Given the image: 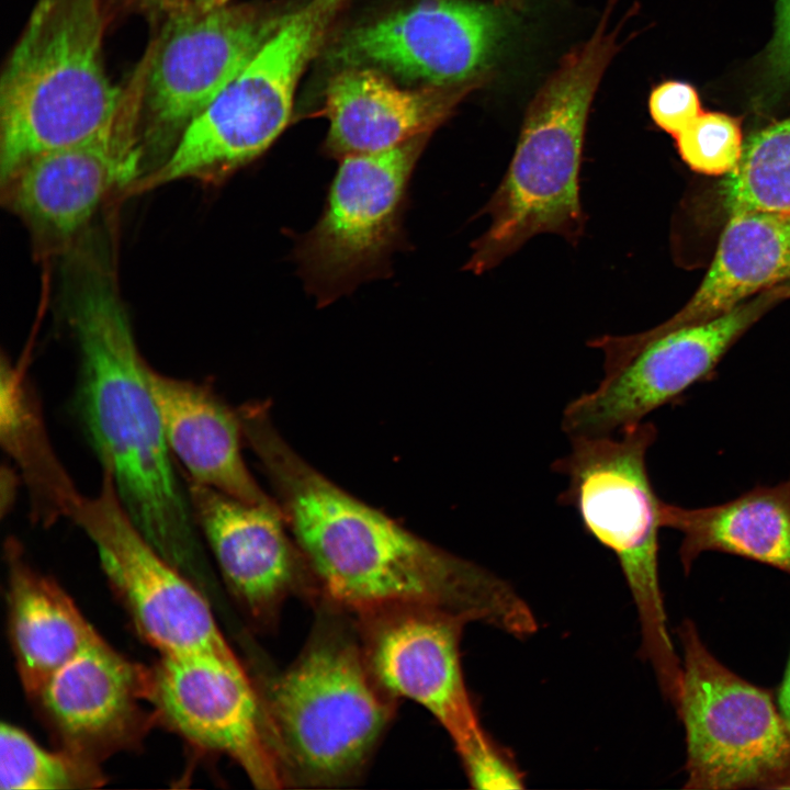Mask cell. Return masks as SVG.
I'll list each match as a JSON object with an SVG mask.
<instances>
[{
  "label": "cell",
  "instance_id": "1",
  "mask_svg": "<svg viewBox=\"0 0 790 790\" xmlns=\"http://www.w3.org/2000/svg\"><path fill=\"white\" fill-rule=\"evenodd\" d=\"M244 435L273 482L298 549L335 601L365 616L418 607L516 637L537 631L532 610L507 580L337 486L281 439L263 409L245 416Z\"/></svg>",
  "mask_w": 790,
  "mask_h": 790
},
{
  "label": "cell",
  "instance_id": "2",
  "mask_svg": "<svg viewBox=\"0 0 790 790\" xmlns=\"http://www.w3.org/2000/svg\"><path fill=\"white\" fill-rule=\"evenodd\" d=\"M71 278L67 317L78 354L74 409L125 511L183 572L202 564L200 530L177 472L113 274L84 261Z\"/></svg>",
  "mask_w": 790,
  "mask_h": 790
},
{
  "label": "cell",
  "instance_id": "3",
  "mask_svg": "<svg viewBox=\"0 0 790 790\" xmlns=\"http://www.w3.org/2000/svg\"><path fill=\"white\" fill-rule=\"evenodd\" d=\"M101 0H37L0 78V184L43 153L131 121L103 63Z\"/></svg>",
  "mask_w": 790,
  "mask_h": 790
},
{
  "label": "cell",
  "instance_id": "4",
  "mask_svg": "<svg viewBox=\"0 0 790 790\" xmlns=\"http://www.w3.org/2000/svg\"><path fill=\"white\" fill-rule=\"evenodd\" d=\"M590 37L573 48L528 106L509 168L483 208L490 217L465 270L484 273L531 237L556 234L572 244L583 235L579 167L590 104L620 48L609 27L612 2Z\"/></svg>",
  "mask_w": 790,
  "mask_h": 790
},
{
  "label": "cell",
  "instance_id": "5",
  "mask_svg": "<svg viewBox=\"0 0 790 790\" xmlns=\"http://www.w3.org/2000/svg\"><path fill=\"white\" fill-rule=\"evenodd\" d=\"M657 438L653 422L641 421L614 435L571 437V449L552 464L567 477L558 503L573 507L592 538L617 557L634 600L641 651L668 701L678 698L681 661L673 645L658 574V533L664 503L646 469Z\"/></svg>",
  "mask_w": 790,
  "mask_h": 790
},
{
  "label": "cell",
  "instance_id": "6",
  "mask_svg": "<svg viewBox=\"0 0 790 790\" xmlns=\"http://www.w3.org/2000/svg\"><path fill=\"white\" fill-rule=\"evenodd\" d=\"M387 695L350 641L315 639L261 701L283 774L326 785L357 772L391 720Z\"/></svg>",
  "mask_w": 790,
  "mask_h": 790
},
{
  "label": "cell",
  "instance_id": "7",
  "mask_svg": "<svg viewBox=\"0 0 790 790\" xmlns=\"http://www.w3.org/2000/svg\"><path fill=\"white\" fill-rule=\"evenodd\" d=\"M345 1L306 0L284 13L248 64L183 129L155 170V182L217 183L266 151L287 125L301 76Z\"/></svg>",
  "mask_w": 790,
  "mask_h": 790
},
{
  "label": "cell",
  "instance_id": "8",
  "mask_svg": "<svg viewBox=\"0 0 790 790\" xmlns=\"http://www.w3.org/2000/svg\"><path fill=\"white\" fill-rule=\"evenodd\" d=\"M687 789H790V733L767 690L734 674L681 623Z\"/></svg>",
  "mask_w": 790,
  "mask_h": 790
},
{
  "label": "cell",
  "instance_id": "9",
  "mask_svg": "<svg viewBox=\"0 0 790 790\" xmlns=\"http://www.w3.org/2000/svg\"><path fill=\"white\" fill-rule=\"evenodd\" d=\"M764 305V300L753 301L697 324L663 323L640 334L588 341L603 356V375L592 391L564 408L563 431L568 438L614 435L676 402L693 384L711 377Z\"/></svg>",
  "mask_w": 790,
  "mask_h": 790
},
{
  "label": "cell",
  "instance_id": "10",
  "mask_svg": "<svg viewBox=\"0 0 790 790\" xmlns=\"http://www.w3.org/2000/svg\"><path fill=\"white\" fill-rule=\"evenodd\" d=\"M428 138L340 159L323 215L295 255L319 304L386 271L399 238L408 182Z\"/></svg>",
  "mask_w": 790,
  "mask_h": 790
},
{
  "label": "cell",
  "instance_id": "11",
  "mask_svg": "<svg viewBox=\"0 0 790 790\" xmlns=\"http://www.w3.org/2000/svg\"><path fill=\"white\" fill-rule=\"evenodd\" d=\"M516 0H421L345 32L330 54L428 86L484 76L518 24Z\"/></svg>",
  "mask_w": 790,
  "mask_h": 790
},
{
  "label": "cell",
  "instance_id": "12",
  "mask_svg": "<svg viewBox=\"0 0 790 790\" xmlns=\"http://www.w3.org/2000/svg\"><path fill=\"white\" fill-rule=\"evenodd\" d=\"M70 519L94 545L109 582L161 656L233 652L204 596L135 526L108 474L95 495H81Z\"/></svg>",
  "mask_w": 790,
  "mask_h": 790
},
{
  "label": "cell",
  "instance_id": "13",
  "mask_svg": "<svg viewBox=\"0 0 790 790\" xmlns=\"http://www.w3.org/2000/svg\"><path fill=\"white\" fill-rule=\"evenodd\" d=\"M148 700L178 734L232 758L257 788L282 786L262 702L234 652L161 656L149 670Z\"/></svg>",
  "mask_w": 790,
  "mask_h": 790
},
{
  "label": "cell",
  "instance_id": "14",
  "mask_svg": "<svg viewBox=\"0 0 790 790\" xmlns=\"http://www.w3.org/2000/svg\"><path fill=\"white\" fill-rule=\"evenodd\" d=\"M283 14L226 3L171 13L150 56L144 84L153 134L177 142L248 64Z\"/></svg>",
  "mask_w": 790,
  "mask_h": 790
},
{
  "label": "cell",
  "instance_id": "15",
  "mask_svg": "<svg viewBox=\"0 0 790 790\" xmlns=\"http://www.w3.org/2000/svg\"><path fill=\"white\" fill-rule=\"evenodd\" d=\"M371 618L365 659L388 693L429 711L447 731L461 761L496 742L483 727L467 690L460 657L462 620L418 607Z\"/></svg>",
  "mask_w": 790,
  "mask_h": 790
},
{
  "label": "cell",
  "instance_id": "16",
  "mask_svg": "<svg viewBox=\"0 0 790 790\" xmlns=\"http://www.w3.org/2000/svg\"><path fill=\"white\" fill-rule=\"evenodd\" d=\"M132 127L33 157L1 184L2 201L41 240H70L112 192L138 181L142 149Z\"/></svg>",
  "mask_w": 790,
  "mask_h": 790
},
{
  "label": "cell",
  "instance_id": "17",
  "mask_svg": "<svg viewBox=\"0 0 790 790\" xmlns=\"http://www.w3.org/2000/svg\"><path fill=\"white\" fill-rule=\"evenodd\" d=\"M149 672L101 636L60 666L33 697L64 748L97 759L126 746L143 725Z\"/></svg>",
  "mask_w": 790,
  "mask_h": 790
},
{
  "label": "cell",
  "instance_id": "18",
  "mask_svg": "<svg viewBox=\"0 0 790 790\" xmlns=\"http://www.w3.org/2000/svg\"><path fill=\"white\" fill-rule=\"evenodd\" d=\"M487 79L411 90L399 88L381 70L345 67L326 89V153L341 159L430 136L458 103Z\"/></svg>",
  "mask_w": 790,
  "mask_h": 790
},
{
  "label": "cell",
  "instance_id": "19",
  "mask_svg": "<svg viewBox=\"0 0 790 790\" xmlns=\"http://www.w3.org/2000/svg\"><path fill=\"white\" fill-rule=\"evenodd\" d=\"M200 533L229 587L252 611L275 605L298 572V554L275 503H251L187 481Z\"/></svg>",
  "mask_w": 790,
  "mask_h": 790
},
{
  "label": "cell",
  "instance_id": "20",
  "mask_svg": "<svg viewBox=\"0 0 790 790\" xmlns=\"http://www.w3.org/2000/svg\"><path fill=\"white\" fill-rule=\"evenodd\" d=\"M148 379L166 438L185 479L251 503H272L241 453L242 422L206 384L172 377L149 365Z\"/></svg>",
  "mask_w": 790,
  "mask_h": 790
},
{
  "label": "cell",
  "instance_id": "21",
  "mask_svg": "<svg viewBox=\"0 0 790 790\" xmlns=\"http://www.w3.org/2000/svg\"><path fill=\"white\" fill-rule=\"evenodd\" d=\"M663 524L682 535L679 557L686 573L701 553L713 551L790 575V476L777 485H757L734 499L708 507L664 503Z\"/></svg>",
  "mask_w": 790,
  "mask_h": 790
},
{
  "label": "cell",
  "instance_id": "22",
  "mask_svg": "<svg viewBox=\"0 0 790 790\" xmlns=\"http://www.w3.org/2000/svg\"><path fill=\"white\" fill-rule=\"evenodd\" d=\"M790 281V213L730 215L713 260L688 303L664 324L701 323Z\"/></svg>",
  "mask_w": 790,
  "mask_h": 790
},
{
  "label": "cell",
  "instance_id": "23",
  "mask_svg": "<svg viewBox=\"0 0 790 790\" xmlns=\"http://www.w3.org/2000/svg\"><path fill=\"white\" fill-rule=\"evenodd\" d=\"M10 637L21 682L34 697L60 666L100 636L52 578L34 571L16 542L7 544Z\"/></svg>",
  "mask_w": 790,
  "mask_h": 790
},
{
  "label": "cell",
  "instance_id": "24",
  "mask_svg": "<svg viewBox=\"0 0 790 790\" xmlns=\"http://www.w3.org/2000/svg\"><path fill=\"white\" fill-rule=\"evenodd\" d=\"M0 409L1 442L27 488L33 519L47 526L70 518L81 494L50 444L25 373L4 357Z\"/></svg>",
  "mask_w": 790,
  "mask_h": 790
},
{
  "label": "cell",
  "instance_id": "25",
  "mask_svg": "<svg viewBox=\"0 0 790 790\" xmlns=\"http://www.w3.org/2000/svg\"><path fill=\"white\" fill-rule=\"evenodd\" d=\"M726 176L722 193L730 215L790 213V116L753 135Z\"/></svg>",
  "mask_w": 790,
  "mask_h": 790
},
{
  "label": "cell",
  "instance_id": "26",
  "mask_svg": "<svg viewBox=\"0 0 790 790\" xmlns=\"http://www.w3.org/2000/svg\"><path fill=\"white\" fill-rule=\"evenodd\" d=\"M104 781L98 763L69 749L50 751L22 729L0 727V788L57 790L93 788Z\"/></svg>",
  "mask_w": 790,
  "mask_h": 790
},
{
  "label": "cell",
  "instance_id": "27",
  "mask_svg": "<svg viewBox=\"0 0 790 790\" xmlns=\"http://www.w3.org/2000/svg\"><path fill=\"white\" fill-rule=\"evenodd\" d=\"M675 139L686 165L707 176L732 172L744 150L738 120L721 112H702Z\"/></svg>",
  "mask_w": 790,
  "mask_h": 790
},
{
  "label": "cell",
  "instance_id": "28",
  "mask_svg": "<svg viewBox=\"0 0 790 790\" xmlns=\"http://www.w3.org/2000/svg\"><path fill=\"white\" fill-rule=\"evenodd\" d=\"M648 110L654 123L674 137L703 112L697 90L677 80L664 81L652 90Z\"/></svg>",
  "mask_w": 790,
  "mask_h": 790
},
{
  "label": "cell",
  "instance_id": "29",
  "mask_svg": "<svg viewBox=\"0 0 790 790\" xmlns=\"http://www.w3.org/2000/svg\"><path fill=\"white\" fill-rule=\"evenodd\" d=\"M766 70L772 83L790 84V0H777L774 35L766 54Z\"/></svg>",
  "mask_w": 790,
  "mask_h": 790
},
{
  "label": "cell",
  "instance_id": "30",
  "mask_svg": "<svg viewBox=\"0 0 790 790\" xmlns=\"http://www.w3.org/2000/svg\"><path fill=\"white\" fill-rule=\"evenodd\" d=\"M147 3L168 11L170 14L188 10H207L225 4L227 0H144Z\"/></svg>",
  "mask_w": 790,
  "mask_h": 790
},
{
  "label": "cell",
  "instance_id": "31",
  "mask_svg": "<svg viewBox=\"0 0 790 790\" xmlns=\"http://www.w3.org/2000/svg\"><path fill=\"white\" fill-rule=\"evenodd\" d=\"M778 709L790 733V655L778 692Z\"/></svg>",
  "mask_w": 790,
  "mask_h": 790
}]
</instances>
